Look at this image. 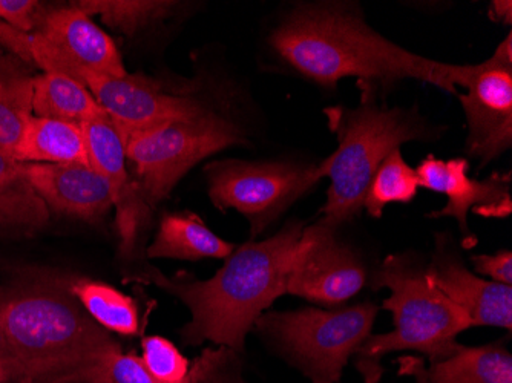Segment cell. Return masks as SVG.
I'll use <instances>...</instances> for the list:
<instances>
[{"mask_svg":"<svg viewBox=\"0 0 512 383\" xmlns=\"http://www.w3.org/2000/svg\"><path fill=\"white\" fill-rule=\"evenodd\" d=\"M324 115L338 148L322 160L330 186L319 213L336 229L361 215L368 184L391 152L407 143H434L445 131L419 106L391 108L375 91H361L356 108L329 106Z\"/></svg>","mask_w":512,"mask_h":383,"instance_id":"cell-4","label":"cell"},{"mask_svg":"<svg viewBox=\"0 0 512 383\" xmlns=\"http://www.w3.org/2000/svg\"><path fill=\"white\" fill-rule=\"evenodd\" d=\"M33 115L83 125L108 114L79 80L42 73L34 76Z\"/></svg>","mask_w":512,"mask_h":383,"instance_id":"cell-21","label":"cell"},{"mask_svg":"<svg viewBox=\"0 0 512 383\" xmlns=\"http://www.w3.org/2000/svg\"><path fill=\"white\" fill-rule=\"evenodd\" d=\"M371 287L390 290L382 310L393 315L394 328L371 334L356 354L355 365L365 383L381 382L382 359L398 351H416L430 362L444 361L459 350L457 338L473 327L427 276V264L416 253L388 255L371 275Z\"/></svg>","mask_w":512,"mask_h":383,"instance_id":"cell-5","label":"cell"},{"mask_svg":"<svg viewBox=\"0 0 512 383\" xmlns=\"http://www.w3.org/2000/svg\"><path fill=\"white\" fill-rule=\"evenodd\" d=\"M474 273L486 276L497 284L512 287V253L511 250H499L494 255H473Z\"/></svg>","mask_w":512,"mask_h":383,"instance_id":"cell-30","label":"cell"},{"mask_svg":"<svg viewBox=\"0 0 512 383\" xmlns=\"http://www.w3.org/2000/svg\"><path fill=\"white\" fill-rule=\"evenodd\" d=\"M142 351L143 364L161 382L183 383L188 379L191 362L168 339L145 336L142 339Z\"/></svg>","mask_w":512,"mask_h":383,"instance_id":"cell-27","label":"cell"},{"mask_svg":"<svg viewBox=\"0 0 512 383\" xmlns=\"http://www.w3.org/2000/svg\"><path fill=\"white\" fill-rule=\"evenodd\" d=\"M31 57L43 73H59L79 82L85 73L128 74L114 40L73 2L50 7L39 28L31 33Z\"/></svg>","mask_w":512,"mask_h":383,"instance_id":"cell-10","label":"cell"},{"mask_svg":"<svg viewBox=\"0 0 512 383\" xmlns=\"http://www.w3.org/2000/svg\"><path fill=\"white\" fill-rule=\"evenodd\" d=\"M31 66L0 51V148L13 154L33 117L34 76Z\"/></svg>","mask_w":512,"mask_h":383,"instance_id":"cell-22","label":"cell"},{"mask_svg":"<svg viewBox=\"0 0 512 383\" xmlns=\"http://www.w3.org/2000/svg\"><path fill=\"white\" fill-rule=\"evenodd\" d=\"M48 10V5L37 0H0V20L23 33H34Z\"/></svg>","mask_w":512,"mask_h":383,"instance_id":"cell-28","label":"cell"},{"mask_svg":"<svg viewBox=\"0 0 512 383\" xmlns=\"http://www.w3.org/2000/svg\"><path fill=\"white\" fill-rule=\"evenodd\" d=\"M71 273L23 267L0 293V383H111L119 342L69 290Z\"/></svg>","mask_w":512,"mask_h":383,"instance_id":"cell-2","label":"cell"},{"mask_svg":"<svg viewBox=\"0 0 512 383\" xmlns=\"http://www.w3.org/2000/svg\"><path fill=\"white\" fill-rule=\"evenodd\" d=\"M0 45L4 46L7 53L13 54L23 63L34 66L33 57H31V34L23 33L4 20H0Z\"/></svg>","mask_w":512,"mask_h":383,"instance_id":"cell-31","label":"cell"},{"mask_svg":"<svg viewBox=\"0 0 512 383\" xmlns=\"http://www.w3.org/2000/svg\"><path fill=\"white\" fill-rule=\"evenodd\" d=\"M488 17L500 25H511L512 2L511 0H493L488 8Z\"/></svg>","mask_w":512,"mask_h":383,"instance_id":"cell-32","label":"cell"},{"mask_svg":"<svg viewBox=\"0 0 512 383\" xmlns=\"http://www.w3.org/2000/svg\"><path fill=\"white\" fill-rule=\"evenodd\" d=\"M421 187L447 197V204L428 218H453L459 224L463 247L471 249L477 239L470 229V212L485 218H506L512 213L511 172H494L485 180L470 177L467 158L439 160L428 155L416 167Z\"/></svg>","mask_w":512,"mask_h":383,"instance_id":"cell-13","label":"cell"},{"mask_svg":"<svg viewBox=\"0 0 512 383\" xmlns=\"http://www.w3.org/2000/svg\"><path fill=\"white\" fill-rule=\"evenodd\" d=\"M304 227L302 221L290 220L264 241L250 239L237 246L223 267L204 281L188 273L169 278L155 267H146L134 281L155 285L189 308L191 321L180 330L184 345L212 342L244 354L256 321L287 293V276Z\"/></svg>","mask_w":512,"mask_h":383,"instance_id":"cell-3","label":"cell"},{"mask_svg":"<svg viewBox=\"0 0 512 383\" xmlns=\"http://www.w3.org/2000/svg\"><path fill=\"white\" fill-rule=\"evenodd\" d=\"M69 290L100 327L109 333L134 338L140 333V311L137 302L106 282L71 275Z\"/></svg>","mask_w":512,"mask_h":383,"instance_id":"cell-23","label":"cell"},{"mask_svg":"<svg viewBox=\"0 0 512 383\" xmlns=\"http://www.w3.org/2000/svg\"><path fill=\"white\" fill-rule=\"evenodd\" d=\"M243 354L232 348H204L189 371V383H247Z\"/></svg>","mask_w":512,"mask_h":383,"instance_id":"cell-26","label":"cell"},{"mask_svg":"<svg viewBox=\"0 0 512 383\" xmlns=\"http://www.w3.org/2000/svg\"><path fill=\"white\" fill-rule=\"evenodd\" d=\"M237 249L235 244L212 232L197 213L168 212L161 217L154 241L146 250L149 259H226Z\"/></svg>","mask_w":512,"mask_h":383,"instance_id":"cell-19","label":"cell"},{"mask_svg":"<svg viewBox=\"0 0 512 383\" xmlns=\"http://www.w3.org/2000/svg\"><path fill=\"white\" fill-rule=\"evenodd\" d=\"M82 82L105 109L123 140L158 126L197 117L211 105L200 97V79L168 85L165 80L138 74L111 77L85 73Z\"/></svg>","mask_w":512,"mask_h":383,"instance_id":"cell-9","label":"cell"},{"mask_svg":"<svg viewBox=\"0 0 512 383\" xmlns=\"http://www.w3.org/2000/svg\"><path fill=\"white\" fill-rule=\"evenodd\" d=\"M73 4L89 17H100L112 31L128 37L161 27L188 5L175 0H77Z\"/></svg>","mask_w":512,"mask_h":383,"instance_id":"cell-24","label":"cell"},{"mask_svg":"<svg viewBox=\"0 0 512 383\" xmlns=\"http://www.w3.org/2000/svg\"><path fill=\"white\" fill-rule=\"evenodd\" d=\"M20 163L89 164L82 125L33 117L13 151Z\"/></svg>","mask_w":512,"mask_h":383,"instance_id":"cell-20","label":"cell"},{"mask_svg":"<svg viewBox=\"0 0 512 383\" xmlns=\"http://www.w3.org/2000/svg\"><path fill=\"white\" fill-rule=\"evenodd\" d=\"M379 310L375 302H361L333 310L266 311L253 328L310 382L339 383L345 365L370 338Z\"/></svg>","mask_w":512,"mask_h":383,"instance_id":"cell-6","label":"cell"},{"mask_svg":"<svg viewBox=\"0 0 512 383\" xmlns=\"http://www.w3.org/2000/svg\"><path fill=\"white\" fill-rule=\"evenodd\" d=\"M50 220V209L28 180L23 163L0 148V236L31 238Z\"/></svg>","mask_w":512,"mask_h":383,"instance_id":"cell-18","label":"cell"},{"mask_svg":"<svg viewBox=\"0 0 512 383\" xmlns=\"http://www.w3.org/2000/svg\"><path fill=\"white\" fill-rule=\"evenodd\" d=\"M267 46L292 76L322 91L336 92L341 80L356 79L359 91H375L382 99L405 80L457 95L473 73V65L411 53L371 27L361 5L342 0L290 5L270 30Z\"/></svg>","mask_w":512,"mask_h":383,"instance_id":"cell-1","label":"cell"},{"mask_svg":"<svg viewBox=\"0 0 512 383\" xmlns=\"http://www.w3.org/2000/svg\"><path fill=\"white\" fill-rule=\"evenodd\" d=\"M207 195L218 210L234 209L250 224V239L266 232L325 178L324 161L224 158L204 166Z\"/></svg>","mask_w":512,"mask_h":383,"instance_id":"cell-8","label":"cell"},{"mask_svg":"<svg viewBox=\"0 0 512 383\" xmlns=\"http://www.w3.org/2000/svg\"><path fill=\"white\" fill-rule=\"evenodd\" d=\"M23 169L50 212L99 224L114 207L108 183L89 164L23 163Z\"/></svg>","mask_w":512,"mask_h":383,"instance_id":"cell-16","label":"cell"},{"mask_svg":"<svg viewBox=\"0 0 512 383\" xmlns=\"http://www.w3.org/2000/svg\"><path fill=\"white\" fill-rule=\"evenodd\" d=\"M111 383H166L149 373L142 357L134 353H120L115 356L111 367ZM183 383H189L188 379Z\"/></svg>","mask_w":512,"mask_h":383,"instance_id":"cell-29","label":"cell"},{"mask_svg":"<svg viewBox=\"0 0 512 383\" xmlns=\"http://www.w3.org/2000/svg\"><path fill=\"white\" fill-rule=\"evenodd\" d=\"M0 293H2V284H0Z\"/></svg>","mask_w":512,"mask_h":383,"instance_id":"cell-33","label":"cell"},{"mask_svg":"<svg viewBox=\"0 0 512 383\" xmlns=\"http://www.w3.org/2000/svg\"><path fill=\"white\" fill-rule=\"evenodd\" d=\"M421 181L414 167L402 157L401 149L391 152L371 178L364 209L371 218H381L390 204H408L416 198Z\"/></svg>","mask_w":512,"mask_h":383,"instance_id":"cell-25","label":"cell"},{"mask_svg":"<svg viewBox=\"0 0 512 383\" xmlns=\"http://www.w3.org/2000/svg\"><path fill=\"white\" fill-rule=\"evenodd\" d=\"M89 166L108 183L114 201L115 226L119 232L120 255L131 259L137 255L143 230L152 217L140 184L129 171L125 140L108 115L83 123Z\"/></svg>","mask_w":512,"mask_h":383,"instance_id":"cell-14","label":"cell"},{"mask_svg":"<svg viewBox=\"0 0 512 383\" xmlns=\"http://www.w3.org/2000/svg\"><path fill=\"white\" fill-rule=\"evenodd\" d=\"M427 276L437 290L467 313L473 327L512 330V287L468 270L448 236H437Z\"/></svg>","mask_w":512,"mask_h":383,"instance_id":"cell-15","label":"cell"},{"mask_svg":"<svg viewBox=\"0 0 512 383\" xmlns=\"http://www.w3.org/2000/svg\"><path fill=\"white\" fill-rule=\"evenodd\" d=\"M399 374L416 383H512V354L503 344L463 347L444 361L427 364L421 356L398 359Z\"/></svg>","mask_w":512,"mask_h":383,"instance_id":"cell-17","label":"cell"},{"mask_svg":"<svg viewBox=\"0 0 512 383\" xmlns=\"http://www.w3.org/2000/svg\"><path fill=\"white\" fill-rule=\"evenodd\" d=\"M249 134L215 105L197 117L158 126L126 138V158L146 203L155 209L168 200L181 178L211 155L249 146Z\"/></svg>","mask_w":512,"mask_h":383,"instance_id":"cell-7","label":"cell"},{"mask_svg":"<svg viewBox=\"0 0 512 383\" xmlns=\"http://www.w3.org/2000/svg\"><path fill=\"white\" fill-rule=\"evenodd\" d=\"M338 232L321 218L304 227L287 276L289 295L335 307L361 293L367 282L364 261L353 247L338 238Z\"/></svg>","mask_w":512,"mask_h":383,"instance_id":"cell-12","label":"cell"},{"mask_svg":"<svg viewBox=\"0 0 512 383\" xmlns=\"http://www.w3.org/2000/svg\"><path fill=\"white\" fill-rule=\"evenodd\" d=\"M465 91L457 92L467 122L465 152L480 167L512 148V34L490 59L473 65Z\"/></svg>","mask_w":512,"mask_h":383,"instance_id":"cell-11","label":"cell"}]
</instances>
